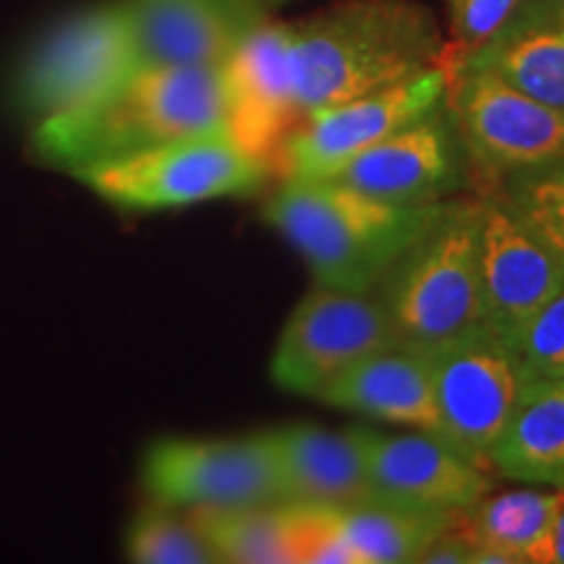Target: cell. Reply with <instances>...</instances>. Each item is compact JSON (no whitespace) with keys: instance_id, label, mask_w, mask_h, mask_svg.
Segmentation results:
<instances>
[{"instance_id":"cell-1","label":"cell","mask_w":564,"mask_h":564,"mask_svg":"<svg viewBox=\"0 0 564 564\" xmlns=\"http://www.w3.org/2000/svg\"><path fill=\"white\" fill-rule=\"evenodd\" d=\"M447 34L419 0H340L291 24L301 121L444 66Z\"/></svg>"},{"instance_id":"cell-2","label":"cell","mask_w":564,"mask_h":564,"mask_svg":"<svg viewBox=\"0 0 564 564\" xmlns=\"http://www.w3.org/2000/svg\"><path fill=\"white\" fill-rule=\"evenodd\" d=\"M444 204L405 207L337 178H285L264 204V223L301 253L314 285L373 293Z\"/></svg>"},{"instance_id":"cell-3","label":"cell","mask_w":564,"mask_h":564,"mask_svg":"<svg viewBox=\"0 0 564 564\" xmlns=\"http://www.w3.org/2000/svg\"><path fill=\"white\" fill-rule=\"evenodd\" d=\"M215 131H225L220 68L137 66L89 108L40 121L34 141L42 158L76 173Z\"/></svg>"},{"instance_id":"cell-4","label":"cell","mask_w":564,"mask_h":564,"mask_svg":"<svg viewBox=\"0 0 564 564\" xmlns=\"http://www.w3.org/2000/svg\"><path fill=\"white\" fill-rule=\"evenodd\" d=\"M394 335L403 345H432L481 324L478 299V194L444 204L436 223L377 285Z\"/></svg>"},{"instance_id":"cell-5","label":"cell","mask_w":564,"mask_h":564,"mask_svg":"<svg viewBox=\"0 0 564 564\" xmlns=\"http://www.w3.org/2000/svg\"><path fill=\"white\" fill-rule=\"evenodd\" d=\"M112 207L160 212L192 204L253 196L274 178L225 131L167 141L70 173Z\"/></svg>"},{"instance_id":"cell-6","label":"cell","mask_w":564,"mask_h":564,"mask_svg":"<svg viewBox=\"0 0 564 564\" xmlns=\"http://www.w3.org/2000/svg\"><path fill=\"white\" fill-rule=\"evenodd\" d=\"M444 70V102L470 162L476 194L494 192L514 173L564 160V110L486 68L457 63Z\"/></svg>"},{"instance_id":"cell-7","label":"cell","mask_w":564,"mask_h":564,"mask_svg":"<svg viewBox=\"0 0 564 564\" xmlns=\"http://www.w3.org/2000/svg\"><path fill=\"white\" fill-rule=\"evenodd\" d=\"M139 66L123 0L76 11L42 32L17 74V97L40 121L89 108Z\"/></svg>"},{"instance_id":"cell-8","label":"cell","mask_w":564,"mask_h":564,"mask_svg":"<svg viewBox=\"0 0 564 564\" xmlns=\"http://www.w3.org/2000/svg\"><path fill=\"white\" fill-rule=\"evenodd\" d=\"M444 442L489 470V453L528 382L518 352L484 324L423 348Z\"/></svg>"},{"instance_id":"cell-9","label":"cell","mask_w":564,"mask_h":564,"mask_svg":"<svg viewBox=\"0 0 564 564\" xmlns=\"http://www.w3.org/2000/svg\"><path fill=\"white\" fill-rule=\"evenodd\" d=\"M398 343L377 295L314 285L282 324L270 379L282 392L316 400L352 364Z\"/></svg>"},{"instance_id":"cell-10","label":"cell","mask_w":564,"mask_h":564,"mask_svg":"<svg viewBox=\"0 0 564 564\" xmlns=\"http://www.w3.org/2000/svg\"><path fill=\"white\" fill-rule=\"evenodd\" d=\"M141 484L152 502L178 512L196 507L280 502L264 432L249 436H162L147 447Z\"/></svg>"},{"instance_id":"cell-11","label":"cell","mask_w":564,"mask_h":564,"mask_svg":"<svg viewBox=\"0 0 564 564\" xmlns=\"http://www.w3.org/2000/svg\"><path fill=\"white\" fill-rule=\"evenodd\" d=\"M444 89L447 70L440 66L394 87L312 112L282 147L278 175L282 181L333 178L352 158L440 105Z\"/></svg>"},{"instance_id":"cell-12","label":"cell","mask_w":564,"mask_h":564,"mask_svg":"<svg viewBox=\"0 0 564 564\" xmlns=\"http://www.w3.org/2000/svg\"><path fill=\"white\" fill-rule=\"evenodd\" d=\"M225 133L278 175V158L301 123L291 63V24L262 19L223 63Z\"/></svg>"},{"instance_id":"cell-13","label":"cell","mask_w":564,"mask_h":564,"mask_svg":"<svg viewBox=\"0 0 564 564\" xmlns=\"http://www.w3.org/2000/svg\"><path fill=\"white\" fill-rule=\"evenodd\" d=\"M333 178L377 199L421 207L476 192L447 102L352 158Z\"/></svg>"},{"instance_id":"cell-14","label":"cell","mask_w":564,"mask_h":564,"mask_svg":"<svg viewBox=\"0 0 564 564\" xmlns=\"http://www.w3.org/2000/svg\"><path fill=\"white\" fill-rule=\"evenodd\" d=\"M564 288L562 264L507 204L478 194V299L481 324L510 343Z\"/></svg>"},{"instance_id":"cell-15","label":"cell","mask_w":564,"mask_h":564,"mask_svg":"<svg viewBox=\"0 0 564 564\" xmlns=\"http://www.w3.org/2000/svg\"><path fill=\"white\" fill-rule=\"evenodd\" d=\"M364 449L369 499L468 514L494 489L489 470L440 436L352 426Z\"/></svg>"},{"instance_id":"cell-16","label":"cell","mask_w":564,"mask_h":564,"mask_svg":"<svg viewBox=\"0 0 564 564\" xmlns=\"http://www.w3.org/2000/svg\"><path fill=\"white\" fill-rule=\"evenodd\" d=\"M139 66L223 68L243 34L267 17L262 0H123Z\"/></svg>"},{"instance_id":"cell-17","label":"cell","mask_w":564,"mask_h":564,"mask_svg":"<svg viewBox=\"0 0 564 564\" xmlns=\"http://www.w3.org/2000/svg\"><path fill=\"white\" fill-rule=\"evenodd\" d=\"M319 403L442 436L429 352L413 345H392L352 364L319 392Z\"/></svg>"},{"instance_id":"cell-18","label":"cell","mask_w":564,"mask_h":564,"mask_svg":"<svg viewBox=\"0 0 564 564\" xmlns=\"http://www.w3.org/2000/svg\"><path fill=\"white\" fill-rule=\"evenodd\" d=\"M264 436L280 502L348 507L369 499L364 449L352 426L329 432L314 423H288Z\"/></svg>"},{"instance_id":"cell-19","label":"cell","mask_w":564,"mask_h":564,"mask_svg":"<svg viewBox=\"0 0 564 564\" xmlns=\"http://www.w3.org/2000/svg\"><path fill=\"white\" fill-rule=\"evenodd\" d=\"M457 63L491 70L535 100L564 110V0H525L489 42L449 66Z\"/></svg>"},{"instance_id":"cell-20","label":"cell","mask_w":564,"mask_h":564,"mask_svg":"<svg viewBox=\"0 0 564 564\" xmlns=\"http://www.w3.org/2000/svg\"><path fill=\"white\" fill-rule=\"evenodd\" d=\"M489 474L564 489V379H531L489 453Z\"/></svg>"},{"instance_id":"cell-21","label":"cell","mask_w":564,"mask_h":564,"mask_svg":"<svg viewBox=\"0 0 564 564\" xmlns=\"http://www.w3.org/2000/svg\"><path fill=\"white\" fill-rule=\"evenodd\" d=\"M564 489H525L486 494L465 514V531L474 539V564H533L544 544Z\"/></svg>"},{"instance_id":"cell-22","label":"cell","mask_w":564,"mask_h":564,"mask_svg":"<svg viewBox=\"0 0 564 564\" xmlns=\"http://www.w3.org/2000/svg\"><path fill=\"white\" fill-rule=\"evenodd\" d=\"M340 520L358 564H413L465 514L364 499L340 507Z\"/></svg>"},{"instance_id":"cell-23","label":"cell","mask_w":564,"mask_h":564,"mask_svg":"<svg viewBox=\"0 0 564 564\" xmlns=\"http://www.w3.org/2000/svg\"><path fill=\"white\" fill-rule=\"evenodd\" d=\"M215 564H293L280 502L186 510Z\"/></svg>"},{"instance_id":"cell-24","label":"cell","mask_w":564,"mask_h":564,"mask_svg":"<svg viewBox=\"0 0 564 564\" xmlns=\"http://www.w3.org/2000/svg\"><path fill=\"white\" fill-rule=\"evenodd\" d=\"M564 270V160L514 173L494 192Z\"/></svg>"},{"instance_id":"cell-25","label":"cell","mask_w":564,"mask_h":564,"mask_svg":"<svg viewBox=\"0 0 564 564\" xmlns=\"http://www.w3.org/2000/svg\"><path fill=\"white\" fill-rule=\"evenodd\" d=\"M126 554L137 564H212L215 554L188 514L152 502L133 514L126 531Z\"/></svg>"},{"instance_id":"cell-26","label":"cell","mask_w":564,"mask_h":564,"mask_svg":"<svg viewBox=\"0 0 564 564\" xmlns=\"http://www.w3.org/2000/svg\"><path fill=\"white\" fill-rule=\"evenodd\" d=\"M293 564H358L345 539L340 507L280 502Z\"/></svg>"},{"instance_id":"cell-27","label":"cell","mask_w":564,"mask_h":564,"mask_svg":"<svg viewBox=\"0 0 564 564\" xmlns=\"http://www.w3.org/2000/svg\"><path fill=\"white\" fill-rule=\"evenodd\" d=\"M507 345L531 379H564V288Z\"/></svg>"},{"instance_id":"cell-28","label":"cell","mask_w":564,"mask_h":564,"mask_svg":"<svg viewBox=\"0 0 564 564\" xmlns=\"http://www.w3.org/2000/svg\"><path fill=\"white\" fill-rule=\"evenodd\" d=\"M447 3V58H465L489 42L525 0H444Z\"/></svg>"},{"instance_id":"cell-29","label":"cell","mask_w":564,"mask_h":564,"mask_svg":"<svg viewBox=\"0 0 564 564\" xmlns=\"http://www.w3.org/2000/svg\"><path fill=\"white\" fill-rule=\"evenodd\" d=\"M419 564H474V539L465 531V520L463 525L440 535Z\"/></svg>"},{"instance_id":"cell-30","label":"cell","mask_w":564,"mask_h":564,"mask_svg":"<svg viewBox=\"0 0 564 564\" xmlns=\"http://www.w3.org/2000/svg\"><path fill=\"white\" fill-rule=\"evenodd\" d=\"M533 564H564V499L556 510V518L552 528H549L544 544L533 556Z\"/></svg>"},{"instance_id":"cell-31","label":"cell","mask_w":564,"mask_h":564,"mask_svg":"<svg viewBox=\"0 0 564 564\" xmlns=\"http://www.w3.org/2000/svg\"><path fill=\"white\" fill-rule=\"evenodd\" d=\"M262 3H264V9H267V6H270V3H280V0H262Z\"/></svg>"}]
</instances>
